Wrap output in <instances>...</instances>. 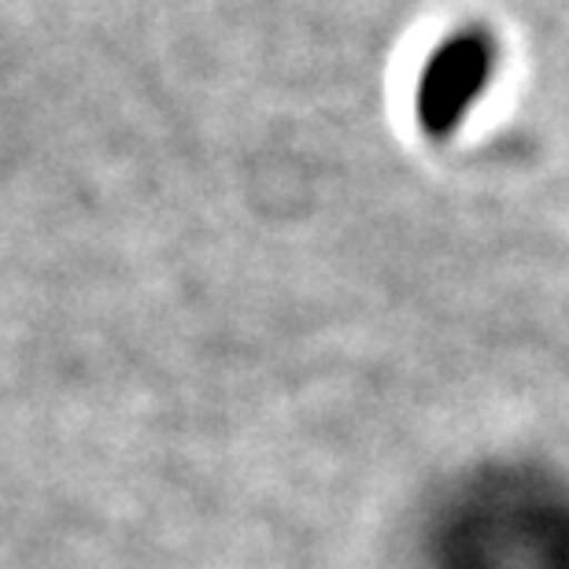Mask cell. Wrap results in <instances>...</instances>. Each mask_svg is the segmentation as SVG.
I'll use <instances>...</instances> for the list:
<instances>
[{
	"mask_svg": "<svg viewBox=\"0 0 569 569\" xmlns=\"http://www.w3.org/2000/svg\"><path fill=\"white\" fill-rule=\"evenodd\" d=\"M496 38L481 27L455 30L429 56L422 82H418V122L426 138L448 141L459 122L470 116L477 97L492 82Z\"/></svg>",
	"mask_w": 569,
	"mask_h": 569,
	"instance_id": "cell-1",
	"label": "cell"
}]
</instances>
